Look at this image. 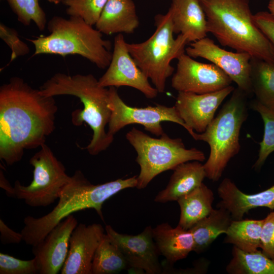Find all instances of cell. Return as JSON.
<instances>
[{
	"label": "cell",
	"instance_id": "6da1fadb",
	"mask_svg": "<svg viewBox=\"0 0 274 274\" xmlns=\"http://www.w3.org/2000/svg\"><path fill=\"white\" fill-rule=\"evenodd\" d=\"M58 110L53 96L13 77L0 87V159L20 161L24 150L40 147L55 129Z\"/></svg>",
	"mask_w": 274,
	"mask_h": 274
},
{
	"label": "cell",
	"instance_id": "7a4b0ae2",
	"mask_svg": "<svg viewBox=\"0 0 274 274\" xmlns=\"http://www.w3.org/2000/svg\"><path fill=\"white\" fill-rule=\"evenodd\" d=\"M39 89L45 96L70 95L80 99L83 109L74 111L71 120L75 126L85 122L92 130V139L85 148L90 155L98 154L113 143L114 136L106 130L111 115L109 89L100 86L98 80L92 74L70 75L58 73L48 79Z\"/></svg>",
	"mask_w": 274,
	"mask_h": 274
},
{
	"label": "cell",
	"instance_id": "3957f363",
	"mask_svg": "<svg viewBox=\"0 0 274 274\" xmlns=\"http://www.w3.org/2000/svg\"><path fill=\"white\" fill-rule=\"evenodd\" d=\"M136 176L93 185L81 170H77L62 189L58 203L50 213L40 218L28 216L24 218V226L21 231L22 240L27 245L35 246L64 218L85 209L95 210L104 221L101 212L104 203L119 192L136 187Z\"/></svg>",
	"mask_w": 274,
	"mask_h": 274
},
{
	"label": "cell",
	"instance_id": "277c9868",
	"mask_svg": "<svg viewBox=\"0 0 274 274\" xmlns=\"http://www.w3.org/2000/svg\"><path fill=\"white\" fill-rule=\"evenodd\" d=\"M208 32L219 43L274 63V48L255 24L249 0H199Z\"/></svg>",
	"mask_w": 274,
	"mask_h": 274
},
{
	"label": "cell",
	"instance_id": "5b68a950",
	"mask_svg": "<svg viewBox=\"0 0 274 274\" xmlns=\"http://www.w3.org/2000/svg\"><path fill=\"white\" fill-rule=\"evenodd\" d=\"M49 34L27 39L34 46L33 55L42 54L78 55L104 69L108 67L112 53L111 43L102 33L82 18L53 17L47 23Z\"/></svg>",
	"mask_w": 274,
	"mask_h": 274
},
{
	"label": "cell",
	"instance_id": "8992f818",
	"mask_svg": "<svg viewBox=\"0 0 274 274\" xmlns=\"http://www.w3.org/2000/svg\"><path fill=\"white\" fill-rule=\"evenodd\" d=\"M248 96L238 88H235L206 130L195 133L193 137L209 145L210 155L203 164L209 180L218 181L229 161L239 152L240 131L248 115Z\"/></svg>",
	"mask_w": 274,
	"mask_h": 274
},
{
	"label": "cell",
	"instance_id": "52a82bcc",
	"mask_svg": "<svg viewBox=\"0 0 274 274\" xmlns=\"http://www.w3.org/2000/svg\"><path fill=\"white\" fill-rule=\"evenodd\" d=\"M156 29L147 40L139 43H127L128 50L138 67L150 79L158 92L165 89L167 79L174 73L170 64L185 53L187 38L182 34L174 38L170 11L155 17Z\"/></svg>",
	"mask_w": 274,
	"mask_h": 274
},
{
	"label": "cell",
	"instance_id": "ba28073f",
	"mask_svg": "<svg viewBox=\"0 0 274 274\" xmlns=\"http://www.w3.org/2000/svg\"><path fill=\"white\" fill-rule=\"evenodd\" d=\"M126 138L137 153L136 162L140 167L136 188L142 189L159 174L174 170L179 164L193 160L204 161L201 150L186 149L180 138L173 139L164 132L159 138H152L133 127Z\"/></svg>",
	"mask_w": 274,
	"mask_h": 274
},
{
	"label": "cell",
	"instance_id": "9c48e42d",
	"mask_svg": "<svg viewBox=\"0 0 274 274\" xmlns=\"http://www.w3.org/2000/svg\"><path fill=\"white\" fill-rule=\"evenodd\" d=\"M40 148L29 160L33 167L32 181L24 186L17 180L14 187L16 198L24 200L31 207H45L54 203L71 179L47 145Z\"/></svg>",
	"mask_w": 274,
	"mask_h": 274
},
{
	"label": "cell",
	"instance_id": "30bf717a",
	"mask_svg": "<svg viewBox=\"0 0 274 274\" xmlns=\"http://www.w3.org/2000/svg\"><path fill=\"white\" fill-rule=\"evenodd\" d=\"M109 107L111 115L108 133L114 136L124 127L131 124L143 125L150 133L161 136L164 132L161 122L169 121L183 126L188 133L190 130L180 117L175 106L168 107L161 105L145 108L132 107L126 104L118 94L116 87H110Z\"/></svg>",
	"mask_w": 274,
	"mask_h": 274
},
{
	"label": "cell",
	"instance_id": "8fae6325",
	"mask_svg": "<svg viewBox=\"0 0 274 274\" xmlns=\"http://www.w3.org/2000/svg\"><path fill=\"white\" fill-rule=\"evenodd\" d=\"M232 81L213 63L198 62L184 53L178 58L177 70L172 78V87L178 92L203 94L224 89Z\"/></svg>",
	"mask_w": 274,
	"mask_h": 274
},
{
	"label": "cell",
	"instance_id": "7c38bea8",
	"mask_svg": "<svg viewBox=\"0 0 274 274\" xmlns=\"http://www.w3.org/2000/svg\"><path fill=\"white\" fill-rule=\"evenodd\" d=\"M148 79L131 56L123 35H117L114 39L111 62L106 72L98 79L99 85L104 87H130L152 99L157 96L158 91L152 86Z\"/></svg>",
	"mask_w": 274,
	"mask_h": 274
},
{
	"label": "cell",
	"instance_id": "4fadbf2b",
	"mask_svg": "<svg viewBox=\"0 0 274 274\" xmlns=\"http://www.w3.org/2000/svg\"><path fill=\"white\" fill-rule=\"evenodd\" d=\"M185 51L192 58L201 57L217 66L248 95L253 93L250 80L252 57L248 53L228 51L207 37L192 42Z\"/></svg>",
	"mask_w": 274,
	"mask_h": 274
},
{
	"label": "cell",
	"instance_id": "5bb4252c",
	"mask_svg": "<svg viewBox=\"0 0 274 274\" xmlns=\"http://www.w3.org/2000/svg\"><path fill=\"white\" fill-rule=\"evenodd\" d=\"M152 229L148 226L141 233L130 235L120 233L109 225L105 227L106 234L122 253L129 267L145 271L147 274L162 273L159 261L160 254L153 237Z\"/></svg>",
	"mask_w": 274,
	"mask_h": 274
},
{
	"label": "cell",
	"instance_id": "9a60e30c",
	"mask_svg": "<svg viewBox=\"0 0 274 274\" xmlns=\"http://www.w3.org/2000/svg\"><path fill=\"white\" fill-rule=\"evenodd\" d=\"M235 88L230 85L216 91L197 94L178 92L175 107L180 117L190 130L193 138L204 132L214 118L215 114L225 98Z\"/></svg>",
	"mask_w": 274,
	"mask_h": 274
},
{
	"label": "cell",
	"instance_id": "2e32d148",
	"mask_svg": "<svg viewBox=\"0 0 274 274\" xmlns=\"http://www.w3.org/2000/svg\"><path fill=\"white\" fill-rule=\"evenodd\" d=\"M77 225L76 218L72 214L69 215L32 246L39 274H57L61 271L68 254L71 234Z\"/></svg>",
	"mask_w": 274,
	"mask_h": 274
},
{
	"label": "cell",
	"instance_id": "e0dca14e",
	"mask_svg": "<svg viewBox=\"0 0 274 274\" xmlns=\"http://www.w3.org/2000/svg\"><path fill=\"white\" fill-rule=\"evenodd\" d=\"M104 234L100 224L77 225L71 234L68 254L60 273L91 274L93 257Z\"/></svg>",
	"mask_w": 274,
	"mask_h": 274
},
{
	"label": "cell",
	"instance_id": "ac0fdd59",
	"mask_svg": "<svg viewBox=\"0 0 274 274\" xmlns=\"http://www.w3.org/2000/svg\"><path fill=\"white\" fill-rule=\"evenodd\" d=\"M217 193L221 200L218 208L227 210L234 220L243 219L249 210L266 207L274 210V185L261 192L248 194L243 192L229 178H226L219 184Z\"/></svg>",
	"mask_w": 274,
	"mask_h": 274
},
{
	"label": "cell",
	"instance_id": "d6986e66",
	"mask_svg": "<svg viewBox=\"0 0 274 274\" xmlns=\"http://www.w3.org/2000/svg\"><path fill=\"white\" fill-rule=\"evenodd\" d=\"M170 11L174 33L192 43L207 37V21L199 0H172Z\"/></svg>",
	"mask_w": 274,
	"mask_h": 274
},
{
	"label": "cell",
	"instance_id": "ffe728a7",
	"mask_svg": "<svg viewBox=\"0 0 274 274\" xmlns=\"http://www.w3.org/2000/svg\"><path fill=\"white\" fill-rule=\"evenodd\" d=\"M152 233L160 254L170 265L186 258L193 251L194 239L189 229L178 225L173 227L168 223H163L153 228Z\"/></svg>",
	"mask_w": 274,
	"mask_h": 274
},
{
	"label": "cell",
	"instance_id": "44dd1931",
	"mask_svg": "<svg viewBox=\"0 0 274 274\" xmlns=\"http://www.w3.org/2000/svg\"><path fill=\"white\" fill-rule=\"evenodd\" d=\"M139 23L132 0H108L95 25L96 29L106 35L130 34Z\"/></svg>",
	"mask_w": 274,
	"mask_h": 274
},
{
	"label": "cell",
	"instance_id": "7402d4cb",
	"mask_svg": "<svg viewBox=\"0 0 274 274\" xmlns=\"http://www.w3.org/2000/svg\"><path fill=\"white\" fill-rule=\"evenodd\" d=\"M173 170L166 188L156 195L155 202L177 201L201 185L206 177L203 164L197 160L182 163Z\"/></svg>",
	"mask_w": 274,
	"mask_h": 274
},
{
	"label": "cell",
	"instance_id": "603a6c76",
	"mask_svg": "<svg viewBox=\"0 0 274 274\" xmlns=\"http://www.w3.org/2000/svg\"><path fill=\"white\" fill-rule=\"evenodd\" d=\"M212 190L204 184L181 197L177 200L180 208L178 225L189 230L214 209Z\"/></svg>",
	"mask_w": 274,
	"mask_h": 274
},
{
	"label": "cell",
	"instance_id": "cb8c5ba5",
	"mask_svg": "<svg viewBox=\"0 0 274 274\" xmlns=\"http://www.w3.org/2000/svg\"><path fill=\"white\" fill-rule=\"evenodd\" d=\"M232 220L225 209H213L189 229L194 239L193 251L198 254L204 251L218 236L226 233Z\"/></svg>",
	"mask_w": 274,
	"mask_h": 274
},
{
	"label": "cell",
	"instance_id": "d4e9b609",
	"mask_svg": "<svg viewBox=\"0 0 274 274\" xmlns=\"http://www.w3.org/2000/svg\"><path fill=\"white\" fill-rule=\"evenodd\" d=\"M250 80L256 99L274 111V63L251 58Z\"/></svg>",
	"mask_w": 274,
	"mask_h": 274
},
{
	"label": "cell",
	"instance_id": "484cf974",
	"mask_svg": "<svg viewBox=\"0 0 274 274\" xmlns=\"http://www.w3.org/2000/svg\"><path fill=\"white\" fill-rule=\"evenodd\" d=\"M231 254L226 267L229 274H274V260L262 251L248 252L233 246Z\"/></svg>",
	"mask_w": 274,
	"mask_h": 274
},
{
	"label": "cell",
	"instance_id": "4316f807",
	"mask_svg": "<svg viewBox=\"0 0 274 274\" xmlns=\"http://www.w3.org/2000/svg\"><path fill=\"white\" fill-rule=\"evenodd\" d=\"M263 219L233 220L225 233L224 242L232 244L248 252L260 247V235Z\"/></svg>",
	"mask_w": 274,
	"mask_h": 274
},
{
	"label": "cell",
	"instance_id": "83f0119b",
	"mask_svg": "<svg viewBox=\"0 0 274 274\" xmlns=\"http://www.w3.org/2000/svg\"><path fill=\"white\" fill-rule=\"evenodd\" d=\"M128 267L122 253L105 234L93 257L91 274L117 273Z\"/></svg>",
	"mask_w": 274,
	"mask_h": 274
},
{
	"label": "cell",
	"instance_id": "f1b7e54d",
	"mask_svg": "<svg viewBox=\"0 0 274 274\" xmlns=\"http://www.w3.org/2000/svg\"><path fill=\"white\" fill-rule=\"evenodd\" d=\"M250 106L260 115L264 123L263 139L259 143L258 158L253 165L255 170H260L268 156L274 151V111L266 107L256 99L251 102Z\"/></svg>",
	"mask_w": 274,
	"mask_h": 274
},
{
	"label": "cell",
	"instance_id": "f546056e",
	"mask_svg": "<svg viewBox=\"0 0 274 274\" xmlns=\"http://www.w3.org/2000/svg\"><path fill=\"white\" fill-rule=\"evenodd\" d=\"M6 1L20 23L28 26L33 22L40 31L45 29L47 24L46 15L39 4V0Z\"/></svg>",
	"mask_w": 274,
	"mask_h": 274
},
{
	"label": "cell",
	"instance_id": "4dcf8cb0",
	"mask_svg": "<svg viewBox=\"0 0 274 274\" xmlns=\"http://www.w3.org/2000/svg\"><path fill=\"white\" fill-rule=\"evenodd\" d=\"M108 0H64L67 8L66 12L70 16L82 18L93 26L98 21Z\"/></svg>",
	"mask_w": 274,
	"mask_h": 274
},
{
	"label": "cell",
	"instance_id": "1f68e13d",
	"mask_svg": "<svg viewBox=\"0 0 274 274\" xmlns=\"http://www.w3.org/2000/svg\"><path fill=\"white\" fill-rule=\"evenodd\" d=\"M37 273H39V270L35 258L24 260L0 253V274Z\"/></svg>",
	"mask_w": 274,
	"mask_h": 274
},
{
	"label": "cell",
	"instance_id": "d6a6232c",
	"mask_svg": "<svg viewBox=\"0 0 274 274\" xmlns=\"http://www.w3.org/2000/svg\"><path fill=\"white\" fill-rule=\"evenodd\" d=\"M0 37L11 50L10 62L29 52L28 46L21 40L17 31L2 22L0 23Z\"/></svg>",
	"mask_w": 274,
	"mask_h": 274
},
{
	"label": "cell",
	"instance_id": "836d02e7",
	"mask_svg": "<svg viewBox=\"0 0 274 274\" xmlns=\"http://www.w3.org/2000/svg\"><path fill=\"white\" fill-rule=\"evenodd\" d=\"M260 248L266 256L274 260V211L263 219Z\"/></svg>",
	"mask_w": 274,
	"mask_h": 274
},
{
	"label": "cell",
	"instance_id": "e575fe53",
	"mask_svg": "<svg viewBox=\"0 0 274 274\" xmlns=\"http://www.w3.org/2000/svg\"><path fill=\"white\" fill-rule=\"evenodd\" d=\"M253 19L274 48V16L269 12L261 11L253 15Z\"/></svg>",
	"mask_w": 274,
	"mask_h": 274
},
{
	"label": "cell",
	"instance_id": "d590c367",
	"mask_svg": "<svg viewBox=\"0 0 274 274\" xmlns=\"http://www.w3.org/2000/svg\"><path fill=\"white\" fill-rule=\"evenodd\" d=\"M0 239L3 245L19 244L23 241L21 232L13 230L2 219L0 220Z\"/></svg>",
	"mask_w": 274,
	"mask_h": 274
},
{
	"label": "cell",
	"instance_id": "8d00e7d4",
	"mask_svg": "<svg viewBox=\"0 0 274 274\" xmlns=\"http://www.w3.org/2000/svg\"><path fill=\"white\" fill-rule=\"evenodd\" d=\"M0 187L5 190L7 195L11 197L16 198L14 187H13L5 178L2 170L0 174Z\"/></svg>",
	"mask_w": 274,
	"mask_h": 274
},
{
	"label": "cell",
	"instance_id": "74e56055",
	"mask_svg": "<svg viewBox=\"0 0 274 274\" xmlns=\"http://www.w3.org/2000/svg\"><path fill=\"white\" fill-rule=\"evenodd\" d=\"M269 13L274 16V0H270L268 4Z\"/></svg>",
	"mask_w": 274,
	"mask_h": 274
},
{
	"label": "cell",
	"instance_id": "f35d334b",
	"mask_svg": "<svg viewBox=\"0 0 274 274\" xmlns=\"http://www.w3.org/2000/svg\"><path fill=\"white\" fill-rule=\"evenodd\" d=\"M47 1H48L50 3H53L55 4H58L60 3V2H62L63 1V0H47Z\"/></svg>",
	"mask_w": 274,
	"mask_h": 274
},
{
	"label": "cell",
	"instance_id": "ab89813d",
	"mask_svg": "<svg viewBox=\"0 0 274 274\" xmlns=\"http://www.w3.org/2000/svg\"><path fill=\"white\" fill-rule=\"evenodd\" d=\"M63 1H64V0H63ZM63 1H62V2H63Z\"/></svg>",
	"mask_w": 274,
	"mask_h": 274
}]
</instances>
